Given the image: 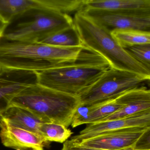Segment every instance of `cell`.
Returning a JSON list of instances; mask_svg holds the SVG:
<instances>
[{"instance_id":"obj_1","label":"cell","mask_w":150,"mask_h":150,"mask_svg":"<svg viewBox=\"0 0 150 150\" xmlns=\"http://www.w3.org/2000/svg\"><path fill=\"white\" fill-rule=\"evenodd\" d=\"M84 46L60 48L0 36V70H29L39 73L74 62Z\"/></svg>"},{"instance_id":"obj_2","label":"cell","mask_w":150,"mask_h":150,"mask_svg":"<svg viewBox=\"0 0 150 150\" xmlns=\"http://www.w3.org/2000/svg\"><path fill=\"white\" fill-rule=\"evenodd\" d=\"M111 68L102 55L84 46L73 63L38 73V84L78 97Z\"/></svg>"},{"instance_id":"obj_3","label":"cell","mask_w":150,"mask_h":150,"mask_svg":"<svg viewBox=\"0 0 150 150\" xmlns=\"http://www.w3.org/2000/svg\"><path fill=\"white\" fill-rule=\"evenodd\" d=\"M10 106L23 108L43 122H52L68 128L81 103L78 97L40 85H30L11 100Z\"/></svg>"},{"instance_id":"obj_4","label":"cell","mask_w":150,"mask_h":150,"mask_svg":"<svg viewBox=\"0 0 150 150\" xmlns=\"http://www.w3.org/2000/svg\"><path fill=\"white\" fill-rule=\"evenodd\" d=\"M74 24L84 46L105 58L113 68L134 73L150 82V68L134 58L122 48L112 33L86 17L76 12Z\"/></svg>"},{"instance_id":"obj_5","label":"cell","mask_w":150,"mask_h":150,"mask_svg":"<svg viewBox=\"0 0 150 150\" xmlns=\"http://www.w3.org/2000/svg\"><path fill=\"white\" fill-rule=\"evenodd\" d=\"M74 25L67 13L49 9H32L8 25L3 35L12 39L38 42L46 36Z\"/></svg>"},{"instance_id":"obj_6","label":"cell","mask_w":150,"mask_h":150,"mask_svg":"<svg viewBox=\"0 0 150 150\" xmlns=\"http://www.w3.org/2000/svg\"><path fill=\"white\" fill-rule=\"evenodd\" d=\"M148 82L146 78L134 73L111 68L78 97L81 106L97 105L115 99Z\"/></svg>"},{"instance_id":"obj_7","label":"cell","mask_w":150,"mask_h":150,"mask_svg":"<svg viewBox=\"0 0 150 150\" xmlns=\"http://www.w3.org/2000/svg\"><path fill=\"white\" fill-rule=\"evenodd\" d=\"M79 11L111 33L116 30L150 32V16L127 15L108 10L91 8H83Z\"/></svg>"},{"instance_id":"obj_8","label":"cell","mask_w":150,"mask_h":150,"mask_svg":"<svg viewBox=\"0 0 150 150\" xmlns=\"http://www.w3.org/2000/svg\"><path fill=\"white\" fill-rule=\"evenodd\" d=\"M150 128V109L122 119L88 124L71 140L79 143L99 135L121 130L147 129Z\"/></svg>"},{"instance_id":"obj_9","label":"cell","mask_w":150,"mask_h":150,"mask_svg":"<svg viewBox=\"0 0 150 150\" xmlns=\"http://www.w3.org/2000/svg\"><path fill=\"white\" fill-rule=\"evenodd\" d=\"M0 139L4 146L15 150H44L48 142L39 135L13 126L1 117Z\"/></svg>"},{"instance_id":"obj_10","label":"cell","mask_w":150,"mask_h":150,"mask_svg":"<svg viewBox=\"0 0 150 150\" xmlns=\"http://www.w3.org/2000/svg\"><path fill=\"white\" fill-rule=\"evenodd\" d=\"M145 130L146 129H134L109 132L76 143L103 149H122L134 147Z\"/></svg>"},{"instance_id":"obj_11","label":"cell","mask_w":150,"mask_h":150,"mask_svg":"<svg viewBox=\"0 0 150 150\" xmlns=\"http://www.w3.org/2000/svg\"><path fill=\"white\" fill-rule=\"evenodd\" d=\"M116 100L124 106L99 122L122 119L150 109V89L140 86L126 92Z\"/></svg>"},{"instance_id":"obj_12","label":"cell","mask_w":150,"mask_h":150,"mask_svg":"<svg viewBox=\"0 0 150 150\" xmlns=\"http://www.w3.org/2000/svg\"><path fill=\"white\" fill-rule=\"evenodd\" d=\"M84 8L113 11L136 16H150V0H86Z\"/></svg>"},{"instance_id":"obj_13","label":"cell","mask_w":150,"mask_h":150,"mask_svg":"<svg viewBox=\"0 0 150 150\" xmlns=\"http://www.w3.org/2000/svg\"><path fill=\"white\" fill-rule=\"evenodd\" d=\"M124 106L116 99L92 105L80 106L75 114L71 126L75 128L84 124L98 122Z\"/></svg>"},{"instance_id":"obj_14","label":"cell","mask_w":150,"mask_h":150,"mask_svg":"<svg viewBox=\"0 0 150 150\" xmlns=\"http://www.w3.org/2000/svg\"><path fill=\"white\" fill-rule=\"evenodd\" d=\"M52 9V0H0V18L9 24L30 10Z\"/></svg>"},{"instance_id":"obj_15","label":"cell","mask_w":150,"mask_h":150,"mask_svg":"<svg viewBox=\"0 0 150 150\" xmlns=\"http://www.w3.org/2000/svg\"><path fill=\"white\" fill-rule=\"evenodd\" d=\"M0 117L13 126L40 135L39 129L43 122L23 108L10 106Z\"/></svg>"},{"instance_id":"obj_16","label":"cell","mask_w":150,"mask_h":150,"mask_svg":"<svg viewBox=\"0 0 150 150\" xmlns=\"http://www.w3.org/2000/svg\"><path fill=\"white\" fill-rule=\"evenodd\" d=\"M52 46L72 48L83 46L74 26L51 33L38 42Z\"/></svg>"},{"instance_id":"obj_17","label":"cell","mask_w":150,"mask_h":150,"mask_svg":"<svg viewBox=\"0 0 150 150\" xmlns=\"http://www.w3.org/2000/svg\"><path fill=\"white\" fill-rule=\"evenodd\" d=\"M40 135L47 142L64 143L74 134L65 126L52 122H43L40 126Z\"/></svg>"},{"instance_id":"obj_18","label":"cell","mask_w":150,"mask_h":150,"mask_svg":"<svg viewBox=\"0 0 150 150\" xmlns=\"http://www.w3.org/2000/svg\"><path fill=\"white\" fill-rule=\"evenodd\" d=\"M111 33L123 48L150 43V32H148L116 30Z\"/></svg>"},{"instance_id":"obj_19","label":"cell","mask_w":150,"mask_h":150,"mask_svg":"<svg viewBox=\"0 0 150 150\" xmlns=\"http://www.w3.org/2000/svg\"><path fill=\"white\" fill-rule=\"evenodd\" d=\"M15 95L12 87L0 75V117L10 106V102Z\"/></svg>"},{"instance_id":"obj_20","label":"cell","mask_w":150,"mask_h":150,"mask_svg":"<svg viewBox=\"0 0 150 150\" xmlns=\"http://www.w3.org/2000/svg\"><path fill=\"white\" fill-rule=\"evenodd\" d=\"M124 48L137 60L150 68V43Z\"/></svg>"},{"instance_id":"obj_21","label":"cell","mask_w":150,"mask_h":150,"mask_svg":"<svg viewBox=\"0 0 150 150\" xmlns=\"http://www.w3.org/2000/svg\"><path fill=\"white\" fill-rule=\"evenodd\" d=\"M134 150H150V128L145 130L134 146Z\"/></svg>"},{"instance_id":"obj_22","label":"cell","mask_w":150,"mask_h":150,"mask_svg":"<svg viewBox=\"0 0 150 150\" xmlns=\"http://www.w3.org/2000/svg\"><path fill=\"white\" fill-rule=\"evenodd\" d=\"M62 150H109L97 149L83 146L79 144L73 142L71 140H67L63 144V147ZM119 150H134V147H129L126 149Z\"/></svg>"},{"instance_id":"obj_23","label":"cell","mask_w":150,"mask_h":150,"mask_svg":"<svg viewBox=\"0 0 150 150\" xmlns=\"http://www.w3.org/2000/svg\"><path fill=\"white\" fill-rule=\"evenodd\" d=\"M9 24L5 23L0 18V36L2 35Z\"/></svg>"}]
</instances>
